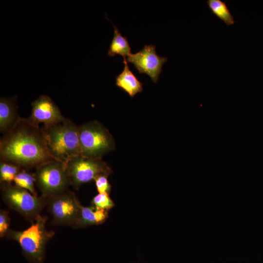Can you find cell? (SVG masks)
Masks as SVG:
<instances>
[{
    "label": "cell",
    "mask_w": 263,
    "mask_h": 263,
    "mask_svg": "<svg viewBox=\"0 0 263 263\" xmlns=\"http://www.w3.org/2000/svg\"><path fill=\"white\" fill-rule=\"evenodd\" d=\"M34 173L36 185L45 198L63 193L71 186L65 164L56 160L38 166Z\"/></svg>",
    "instance_id": "obj_6"
},
{
    "label": "cell",
    "mask_w": 263,
    "mask_h": 263,
    "mask_svg": "<svg viewBox=\"0 0 263 263\" xmlns=\"http://www.w3.org/2000/svg\"><path fill=\"white\" fill-rule=\"evenodd\" d=\"M123 71L116 76L115 85L131 97H134L143 91V84L130 70L126 58L124 59Z\"/></svg>",
    "instance_id": "obj_13"
},
{
    "label": "cell",
    "mask_w": 263,
    "mask_h": 263,
    "mask_svg": "<svg viewBox=\"0 0 263 263\" xmlns=\"http://www.w3.org/2000/svg\"><path fill=\"white\" fill-rule=\"evenodd\" d=\"M10 218L9 212L4 209L0 210V237L3 238L6 236L10 229Z\"/></svg>",
    "instance_id": "obj_20"
},
{
    "label": "cell",
    "mask_w": 263,
    "mask_h": 263,
    "mask_svg": "<svg viewBox=\"0 0 263 263\" xmlns=\"http://www.w3.org/2000/svg\"><path fill=\"white\" fill-rule=\"evenodd\" d=\"M48 151L52 157L66 164L72 158L80 155L78 128L69 119L56 124L41 127Z\"/></svg>",
    "instance_id": "obj_2"
},
{
    "label": "cell",
    "mask_w": 263,
    "mask_h": 263,
    "mask_svg": "<svg viewBox=\"0 0 263 263\" xmlns=\"http://www.w3.org/2000/svg\"><path fill=\"white\" fill-rule=\"evenodd\" d=\"M108 175L101 174L97 176L94 179L95 185L98 193H106L110 194L112 186L109 183Z\"/></svg>",
    "instance_id": "obj_19"
},
{
    "label": "cell",
    "mask_w": 263,
    "mask_h": 263,
    "mask_svg": "<svg viewBox=\"0 0 263 263\" xmlns=\"http://www.w3.org/2000/svg\"><path fill=\"white\" fill-rule=\"evenodd\" d=\"M108 218V211L97 209L93 205L81 206L79 216L72 226L79 228L103 224Z\"/></svg>",
    "instance_id": "obj_12"
},
{
    "label": "cell",
    "mask_w": 263,
    "mask_h": 263,
    "mask_svg": "<svg viewBox=\"0 0 263 263\" xmlns=\"http://www.w3.org/2000/svg\"><path fill=\"white\" fill-rule=\"evenodd\" d=\"M168 58L159 56L154 45H146L140 51L132 54L126 58L127 62L132 63L140 74H147L154 83H156L162 67Z\"/></svg>",
    "instance_id": "obj_9"
},
{
    "label": "cell",
    "mask_w": 263,
    "mask_h": 263,
    "mask_svg": "<svg viewBox=\"0 0 263 263\" xmlns=\"http://www.w3.org/2000/svg\"><path fill=\"white\" fill-rule=\"evenodd\" d=\"M21 168L2 161H0V184H11L21 169Z\"/></svg>",
    "instance_id": "obj_17"
},
{
    "label": "cell",
    "mask_w": 263,
    "mask_h": 263,
    "mask_svg": "<svg viewBox=\"0 0 263 263\" xmlns=\"http://www.w3.org/2000/svg\"><path fill=\"white\" fill-rule=\"evenodd\" d=\"M16 96L0 98V132L4 134L10 131L20 117L18 113Z\"/></svg>",
    "instance_id": "obj_11"
},
{
    "label": "cell",
    "mask_w": 263,
    "mask_h": 263,
    "mask_svg": "<svg viewBox=\"0 0 263 263\" xmlns=\"http://www.w3.org/2000/svg\"><path fill=\"white\" fill-rule=\"evenodd\" d=\"M46 202L54 224L72 227L79 216L82 206L73 191L68 190L47 197Z\"/></svg>",
    "instance_id": "obj_8"
},
{
    "label": "cell",
    "mask_w": 263,
    "mask_h": 263,
    "mask_svg": "<svg viewBox=\"0 0 263 263\" xmlns=\"http://www.w3.org/2000/svg\"><path fill=\"white\" fill-rule=\"evenodd\" d=\"M112 23L114 28V35L110 43L108 55L110 56L119 55L123 56V59L126 58V57H128L132 54L128 39L126 37L122 36L117 27Z\"/></svg>",
    "instance_id": "obj_14"
},
{
    "label": "cell",
    "mask_w": 263,
    "mask_h": 263,
    "mask_svg": "<svg viewBox=\"0 0 263 263\" xmlns=\"http://www.w3.org/2000/svg\"><path fill=\"white\" fill-rule=\"evenodd\" d=\"M207 3L213 14L227 26L235 23L234 19L225 2L221 0H207Z\"/></svg>",
    "instance_id": "obj_15"
},
{
    "label": "cell",
    "mask_w": 263,
    "mask_h": 263,
    "mask_svg": "<svg viewBox=\"0 0 263 263\" xmlns=\"http://www.w3.org/2000/svg\"><path fill=\"white\" fill-rule=\"evenodd\" d=\"M79 138L81 155L92 158L102 159L115 149L112 134L100 122L93 120L79 126Z\"/></svg>",
    "instance_id": "obj_4"
},
{
    "label": "cell",
    "mask_w": 263,
    "mask_h": 263,
    "mask_svg": "<svg viewBox=\"0 0 263 263\" xmlns=\"http://www.w3.org/2000/svg\"><path fill=\"white\" fill-rule=\"evenodd\" d=\"M65 165L70 185L75 189L83 184L94 181L99 175L109 176L113 172L102 159L89 158L81 154L72 158Z\"/></svg>",
    "instance_id": "obj_7"
},
{
    "label": "cell",
    "mask_w": 263,
    "mask_h": 263,
    "mask_svg": "<svg viewBox=\"0 0 263 263\" xmlns=\"http://www.w3.org/2000/svg\"><path fill=\"white\" fill-rule=\"evenodd\" d=\"M47 219V216L40 215L28 228L21 231L10 229L6 234V237L19 244L25 257L32 263L43 262L46 244L55 234L46 229Z\"/></svg>",
    "instance_id": "obj_3"
},
{
    "label": "cell",
    "mask_w": 263,
    "mask_h": 263,
    "mask_svg": "<svg viewBox=\"0 0 263 263\" xmlns=\"http://www.w3.org/2000/svg\"><path fill=\"white\" fill-rule=\"evenodd\" d=\"M0 160L28 169L54 159L50 155L40 126L20 117L0 139Z\"/></svg>",
    "instance_id": "obj_1"
},
{
    "label": "cell",
    "mask_w": 263,
    "mask_h": 263,
    "mask_svg": "<svg viewBox=\"0 0 263 263\" xmlns=\"http://www.w3.org/2000/svg\"><path fill=\"white\" fill-rule=\"evenodd\" d=\"M2 200L12 209L31 223L46 206V198L33 195L28 190L11 184H0Z\"/></svg>",
    "instance_id": "obj_5"
},
{
    "label": "cell",
    "mask_w": 263,
    "mask_h": 263,
    "mask_svg": "<svg viewBox=\"0 0 263 263\" xmlns=\"http://www.w3.org/2000/svg\"><path fill=\"white\" fill-rule=\"evenodd\" d=\"M92 205L97 209L108 211L113 208L114 204L109 196V194L98 193L92 200Z\"/></svg>",
    "instance_id": "obj_18"
},
{
    "label": "cell",
    "mask_w": 263,
    "mask_h": 263,
    "mask_svg": "<svg viewBox=\"0 0 263 263\" xmlns=\"http://www.w3.org/2000/svg\"><path fill=\"white\" fill-rule=\"evenodd\" d=\"M13 182L16 186L28 190L34 195L38 196L35 186L36 184L35 173L29 172L25 169L21 168Z\"/></svg>",
    "instance_id": "obj_16"
},
{
    "label": "cell",
    "mask_w": 263,
    "mask_h": 263,
    "mask_svg": "<svg viewBox=\"0 0 263 263\" xmlns=\"http://www.w3.org/2000/svg\"><path fill=\"white\" fill-rule=\"evenodd\" d=\"M30 115L26 118L31 124L39 126L40 124L47 126L57 123L66 118L62 114L57 106L50 96L40 95L31 103Z\"/></svg>",
    "instance_id": "obj_10"
}]
</instances>
